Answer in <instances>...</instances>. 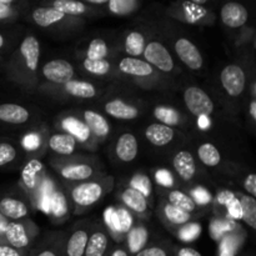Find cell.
I'll list each match as a JSON object with an SVG mask.
<instances>
[{"label":"cell","instance_id":"1","mask_svg":"<svg viewBox=\"0 0 256 256\" xmlns=\"http://www.w3.org/2000/svg\"><path fill=\"white\" fill-rule=\"evenodd\" d=\"M182 98L185 112L195 124V134L215 140L226 135L225 128L239 126V122L228 114L212 90L194 82L182 88Z\"/></svg>","mask_w":256,"mask_h":256},{"label":"cell","instance_id":"2","mask_svg":"<svg viewBox=\"0 0 256 256\" xmlns=\"http://www.w3.org/2000/svg\"><path fill=\"white\" fill-rule=\"evenodd\" d=\"M255 74L254 56L242 54L220 69L216 86L210 88L228 114L238 120L248 96L250 79Z\"/></svg>","mask_w":256,"mask_h":256},{"label":"cell","instance_id":"3","mask_svg":"<svg viewBox=\"0 0 256 256\" xmlns=\"http://www.w3.org/2000/svg\"><path fill=\"white\" fill-rule=\"evenodd\" d=\"M42 65V44L32 32L22 35L16 48L2 65L5 78L26 94H36Z\"/></svg>","mask_w":256,"mask_h":256},{"label":"cell","instance_id":"4","mask_svg":"<svg viewBox=\"0 0 256 256\" xmlns=\"http://www.w3.org/2000/svg\"><path fill=\"white\" fill-rule=\"evenodd\" d=\"M114 64L122 76V82L129 88L144 92H172L178 82L158 72L142 58H130L118 54Z\"/></svg>","mask_w":256,"mask_h":256},{"label":"cell","instance_id":"5","mask_svg":"<svg viewBox=\"0 0 256 256\" xmlns=\"http://www.w3.org/2000/svg\"><path fill=\"white\" fill-rule=\"evenodd\" d=\"M152 22L184 70L188 69L192 74H202L205 66L204 55L192 38L180 30L176 22L166 18Z\"/></svg>","mask_w":256,"mask_h":256},{"label":"cell","instance_id":"6","mask_svg":"<svg viewBox=\"0 0 256 256\" xmlns=\"http://www.w3.org/2000/svg\"><path fill=\"white\" fill-rule=\"evenodd\" d=\"M48 164L62 184H76L106 174L102 160L90 152L50 156Z\"/></svg>","mask_w":256,"mask_h":256},{"label":"cell","instance_id":"7","mask_svg":"<svg viewBox=\"0 0 256 256\" xmlns=\"http://www.w3.org/2000/svg\"><path fill=\"white\" fill-rule=\"evenodd\" d=\"M22 20L44 30L50 36L56 39L76 36L84 30L88 22V20L68 16L59 10L39 4H32Z\"/></svg>","mask_w":256,"mask_h":256},{"label":"cell","instance_id":"8","mask_svg":"<svg viewBox=\"0 0 256 256\" xmlns=\"http://www.w3.org/2000/svg\"><path fill=\"white\" fill-rule=\"evenodd\" d=\"M132 88L112 85L109 92L98 102L99 110L109 119L119 122H135L144 116L149 109L145 99L132 94Z\"/></svg>","mask_w":256,"mask_h":256},{"label":"cell","instance_id":"9","mask_svg":"<svg viewBox=\"0 0 256 256\" xmlns=\"http://www.w3.org/2000/svg\"><path fill=\"white\" fill-rule=\"evenodd\" d=\"M116 179L105 174L88 182L62 184L72 215H84L115 189Z\"/></svg>","mask_w":256,"mask_h":256},{"label":"cell","instance_id":"10","mask_svg":"<svg viewBox=\"0 0 256 256\" xmlns=\"http://www.w3.org/2000/svg\"><path fill=\"white\" fill-rule=\"evenodd\" d=\"M112 85L76 78L62 85H39L36 94L58 102H99Z\"/></svg>","mask_w":256,"mask_h":256},{"label":"cell","instance_id":"11","mask_svg":"<svg viewBox=\"0 0 256 256\" xmlns=\"http://www.w3.org/2000/svg\"><path fill=\"white\" fill-rule=\"evenodd\" d=\"M169 165V169L179 182L180 188L184 190L196 186L208 188L214 182V179L210 176L209 172L198 162L189 142L170 155Z\"/></svg>","mask_w":256,"mask_h":256},{"label":"cell","instance_id":"12","mask_svg":"<svg viewBox=\"0 0 256 256\" xmlns=\"http://www.w3.org/2000/svg\"><path fill=\"white\" fill-rule=\"evenodd\" d=\"M52 179V176L48 172L42 159L25 158L20 168V179L16 185L29 198L35 212L44 210L45 198Z\"/></svg>","mask_w":256,"mask_h":256},{"label":"cell","instance_id":"13","mask_svg":"<svg viewBox=\"0 0 256 256\" xmlns=\"http://www.w3.org/2000/svg\"><path fill=\"white\" fill-rule=\"evenodd\" d=\"M189 144L194 150L198 162L209 172L210 176L212 175V172L225 176L229 168L238 162L230 156L226 150H222L224 145L214 142L210 138L194 134L192 136H190Z\"/></svg>","mask_w":256,"mask_h":256},{"label":"cell","instance_id":"14","mask_svg":"<svg viewBox=\"0 0 256 256\" xmlns=\"http://www.w3.org/2000/svg\"><path fill=\"white\" fill-rule=\"evenodd\" d=\"M209 0L172 2L164 9V18L180 24L194 26H212L216 22V12Z\"/></svg>","mask_w":256,"mask_h":256},{"label":"cell","instance_id":"15","mask_svg":"<svg viewBox=\"0 0 256 256\" xmlns=\"http://www.w3.org/2000/svg\"><path fill=\"white\" fill-rule=\"evenodd\" d=\"M152 28H154V30H152V36L148 40L146 45H145L142 59L149 62L154 69L164 74L165 76L176 82L178 78L184 75V68L180 65V62H178V59L175 58L174 52H172L168 42H165L164 38L158 32V29L154 25V22H152Z\"/></svg>","mask_w":256,"mask_h":256},{"label":"cell","instance_id":"16","mask_svg":"<svg viewBox=\"0 0 256 256\" xmlns=\"http://www.w3.org/2000/svg\"><path fill=\"white\" fill-rule=\"evenodd\" d=\"M142 138L145 144L159 155H170L189 142L190 138L185 132L159 122H148L142 129Z\"/></svg>","mask_w":256,"mask_h":256},{"label":"cell","instance_id":"17","mask_svg":"<svg viewBox=\"0 0 256 256\" xmlns=\"http://www.w3.org/2000/svg\"><path fill=\"white\" fill-rule=\"evenodd\" d=\"M52 125H54L55 132H65V134L74 138L85 152L92 154L99 149V145L96 144L94 138L90 134L86 124L82 122V118L74 109L65 110V112L58 114L54 118Z\"/></svg>","mask_w":256,"mask_h":256},{"label":"cell","instance_id":"18","mask_svg":"<svg viewBox=\"0 0 256 256\" xmlns=\"http://www.w3.org/2000/svg\"><path fill=\"white\" fill-rule=\"evenodd\" d=\"M152 30V20H140L128 26L116 35L118 52L125 56L142 58Z\"/></svg>","mask_w":256,"mask_h":256},{"label":"cell","instance_id":"19","mask_svg":"<svg viewBox=\"0 0 256 256\" xmlns=\"http://www.w3.org/2000/svg\"><path fill=\"white\" fill-rule=\"evenodd\" d=\"M148 112L155 122L180 130L189 135V138L195 134V124L192 118L188 115L185 109L176 106L172 102H155L154 104L149 105Z\"/></svg>","mask_w":256,"mask_h":256},{"label":"cell","instance_id":"20","mask_svg":"<svg viewBox=\"0 0 256 256\" xmlns=\"http://www.w3.org/2000/svg\"><path fill=\"white\" fill-rule=\"evenodd\" d=\"M118 54L116 36L112 34H94L80 42L75 50V59L114 60Z\"/></svg>","mask_w":256,"mask_h":256},{"label":"cell","instance_id":"21","mask_svg":"<svg viewBox=\"0 0 256 256\" xmlns=\"http://www.w3.org/2000/svg\"><path fill=\"white\" fill-rule=\"evenodd\" d=\"M40 236V228L32 219L10 220L4 235L2 244L9 245L15 249L32 250L35 246Z\"/></svg>","mask_w":256,"mask_h":256},{"label":"cell","instance_id":"22","mask_svg":"<svg viewBox=\"0 0 256 256\" xmlns=\"http://www.w3.org/2000/svg\"><path fill=\"white\" fill-rule=\"evenodd\" d=\"M32 202L18 185L0 192V214L12 222L32 219L34 212Z\"/></svg>","mask_w":256,"mask_h":256},{"label":"cell","instance_id":"23","mask_svg":"<svg viewBox=\"0 0 256 256\" xmlns=\"http://www.w3.org/2000/svg\"><path fill=\"white\" fill-rule=\"evenodd\" d=\"M76 72H82L85 79L94 80L108 85H119L126 86L122 82V76L118 72L114 60H89V59H75Z\"/></svg>","mask_w":256,"mask_h":256},{"label":"cell","instance_id":"24","mask_svg":"<svg viewBox=\"0 0 256 256\" xmlns=\"http://www.w3.org/2000/svg\"><path fill=\"white\" fill-rule=\"evenodd\" d=\"M118 202L124 208L135 220L149 222L152 216V206L142 192L130 185L122 182L116 190Z\"/></svg>","mask_w":256,"mask_h":256},{"label":"cell","instance_id":"25","mask_svg":"<svg viewBox=\"0 0 256 256\" xmlns=\"http://www.w3.org/2000/svg\"><path fill=\"white\" fill-rule=\"evenodd\" d=\"M140 152V138L136 132L122 129L114 135L110 144V158L119 165L132 164Z\"/></svg>","mask_w":256,"mask_h":256},{"label":"cell","instance_id":"26","mask_svg":"<svg viewBox=\"0 0 256 256\" xmlns=\"http://www.w3.org/2000/svg\"><path fill=\"white\" fill-rule=\"evenodd\" d=\"M0 122L9 126L32 128L36 126L40 122L39 112L34 108L20 102H0Z\"/></svg>","mask_w":256,"mask_h":256},{"label":"cell","instance_id":"27","mask_svg":"<svg viewBox=\"0 0 256 256\" xmlns=\"http://www.w3.org/2000/svg\"><path fill=\"white\" fill-rule=\"evenodd\" d=\"M76 78L74 62L64 58H54L40 65L39 85H62Z\"/></svg>","mask_w":256,"mask_h":256},{"label":"cell","instance_id":"28","mask_svg":"<svg viewBox=\"0 0 256 256\" xmlns=\"http://www.w3.org/2000/svg\"><path fill=\"white\" fill-rule=\"evenodd\" d=\"M152 212L156 215L159 222L164 225L165 229L169 232L188 224H192V222H196V220H199L198 216L174 206L162 198H155Z\"/></svg>","mask_w":256,"mask_h":256},{"label":"cell","instance_id":"29","mask_svg":"<svg viewBox=\"0 0 256 256\" xmlns=\"http://www.w3.org/2000/svg\"><path fill=\"white\" fill-rule=\"evenodd\" d=\"M44 212L50 216L52 222H65L69 214H72L69 200H68L66 194H65L64 186L58 179L52 178L50 182L49 189H48L46 198H45Z\"/></svg>","mask_w":256,"mask_h":256},{"label":"cell","instance_id":"30","mask_svg":"<svg viewBox=\"0 0 256 256\" xmlns=\"http://www.w3.org/2000/svg\"><path fill=\"white\" fill-rule=\"evenodd\" d=\"M92 222H94L92 219L79 220L69 229L64 230V244H62L64 256H84Z\"/></svg>","mask_w":256,"mask_h":256},{"label":"cell","instance_id":"31","mask_svg":"<svg viewBox=\"0 0 256 256\" xmlns=\"http://www.w3.org/2000/svg\"><path fill=\"white\" fill-rule=\"evenodd\" d=\"M74 110L86 124L90 134L99 146L109 142L112 134V128L109 119L100 110L94 108H75Z\"/></svg>","mask_w":256,"mask_h":256},{"label":"cell","instance_id":"32","mask_svg":"<svg viewBox=\"0 0 256 256\" xmlns=\"http://www.w3.org/2000/svg\"><path fill=\"white\" fill-rule=\"evenodd\" d=\"M50 129L46 122H40L36 126L28 129L20 138L19 144L25 152V158L42 159L48 154V138Z\"/></svg>","mask_w":256,"mask_h":256},{"label":"cell","instance_id":"33","mask_svg":"<svg viewBox=\"0 0 256 256\" xmlns=\"http://www.w3.org/2000/svg\"><path fill=\"white\" fill-rule=\"evenodd\" d=\"M39 5L52 8L68 16L79 18V19L84 20L105 16L102 10L98 8L90 6L85 2H76V0H44V2H40Z\"/></svg>","mask_w":256,"mask_h":256},{"label":"cell","instance_id":"34","mask_svg":"<svg viewBox=\"0 0 256 256\" xmlns=\"http://www.w3.org/2000/svg\"><path fill=\"white\" fill-rule=\"evenodd\" d=\"M115 242L106 225L102 222H94L90 230L84 256H108Z\"/></svg>","mask_w":256,"mask_h":256},{"label":"cell","instance_id":"35","mask_svg":"<svg viewBox=\"0 0 256 256\" xmlns=\"http://www.w3.org/2000/svg\"><path fill=\"white\" fill-rule=\"evenodd\" d=\"M154 194L155 198H162L174 206L195 215L199 219L209 212L208 209L199 206L184 189H162V188L154 186Z\"/></svg>","mask_w":256,"mask_h":256},{"label":"cell","instance_id":"36","mask_svg":"<svg viewBox=\"0 0 256 256\" xmlns=\"http://www.w3.org/2000/svg\"><path fill=\"white\" fill-rule=\"evenodd\" d=\"M219 19L222 26L226 28V29L240 32L249 24V9L242 2H224L219 10Z\"/></svg>","mask_w":256,"mask_h":256},{"label":"cell","instance_id":"37","mask_svg":"<svg viewBox=\"0 0 256 256\" xmlns=\"http://www.w3.org/2000/svg\"><path fill=\"white\" fill-rule=\"evenodd\" d=\"M25 162V152L19 140L0 136V170L20 169Z\"/></svg>","mask_w":256,"mask_h":256},{"label":"cell","instance_id":"38","mask_svg":"<svg viewBox=\"0 0 256 256\" xmlns=\"http://www.w3.org/2000/svg\"><path fill=\"white\" fill-rule=\"evenodd\" d=\"M152 242V232H150V228L148 226L146 222L135 220L134 224L132 225V228H130V229L128 230L126 234H125L122 244L125 245V248H126L128 252H129L130 256H134L135 254H138L140 250H142L145 246H148Z\"/></svg>","mask_w":256,"mask_h":256},{"label":"cell","instance_id":"39","mask_svg":"<svg viewBox=\"0 0 256 256\" xmlns=\"http://www.w3.org/2000/svg\"><path fill=\"white\" fill-rule=\"evenodd\" d=\"M48 152H50V156H70L85 152L70 135L50 130L48 138Z\"/></svg>","mask_w":256,"mask_h":256},{"label":"cell","instance_id":"40","mask_svg":"<svg viewBox=\"0 0 256 256\" xmlns=\"http://www.w3.org/2000/svg\"><path fill=\"white\" fill-rule=\"evenodd\" d=\"M64 230H52L39 238L29 256H64Z\"/></svg>","mask_w":256,"mask_h":256},{"label":"cell","instance_id":"41","mask_svg":"<svg viewBox=\"0 0 256 256\" xmlns=\"http://www.w3.org/2000/svg\"><path fill=\"white\" fill-rule=\"evenodd\" d=\"M32 6L26 0H0V26H9L24 19Z\"/></svg>","mask_w":256,"mask_h":256},{"label":"cell","instance_id":"42","mask_svg":"<svg viewBox=\"0 0 256 256\" xmlns=\"http://www.w3.org/2000/svg\"><path fill=\"white\" fill-rule=\"evenodd\" d=\"M142 8V2L140 0H105L102 12L104 15L125 18L138 14Z\"/></svg>","mask_w":256,"mask_h":256},{"label":"cell","instance_id":"43","mask_svg":"<svg viewBox=\"0 0 256 256\" xmlns=\"http://www.w3.org/2000/svg\"><path fill=\"white\" fill-rule=\"evenodd\" d=\"M240 206V220L245 222L250 230L256 229V199L244 192H236Z\"/></svg>","mask_w":256,"mask_h":256},{"label":"cell","instance_id":"44","mask_svg":"<svg viewBox=\"0 0 256 256\" xmlns=\"http://www.w3.org/2000/svg\"><path fill=\"white\" fill-rule=\"evenodd\" d=\"M22 32L14 29H6L5 26H0V62L4 64L8 58L16 48Z\"/></svg>","mask_w":256,"mask_h":256},{"label":"cell","instance_id":"45","mask_svg":"<svg viewBox=\"0 0 256 256\" xmlns=\"http://www.w3.org/2000/svg\"><path fill=\"white\" fill-rule=\"evenodd\" d=\"M125 184L130 185V186L135 188V189L139 190L140 192L145 195L149 200V202L152 204V206H154V200H155V194H154V184L152 182V178L150 175L145 174V172H135L130 179H128L126 182H122Z\"/></svg>","mask_w":256,"mask_h":256},{"label":"cell","instance_id":"46","mask_svg":"<svg viewBox=\"0 0 256 256\" xmlns=\"http://www.w3.org/2000/svg\"><path fill=\"white\" fill-rule=\"evenodd\" d=\"M150 178L154 186L162 189H182L179 182L169 168H155L150 172Z\"/></svg>","mask_w":256,"mask_h":256},{"label":"cell","instance_id":"47","mask_svg":"<svg viewBox=\"0 0 256 256\" xmlns=\"http://www.w3.org/2000/svg\"><path fill=\"white\" fill-rule=\"evenodd\" d=\"M134 256H174L172 242L166 240H152L148 246Z\"/></svg>","mask_w":256,"mask_h":256},{"label":"cell","instance_id":"48","mask_svg":"<svg viewBox=\"0 0 256 256\" xmlns=\"http://www.w3.org/2000/svg\"><path fill=\"white\" fill-rule=\"evenodd\" d=\"M200 230H202V228L198 222H192V224H188L185 226L179 228V229H175L174 232H172V234L182 242H186V240L192 242L200 234Z\"/></svg>","mask_w":256,"mask_h":256},{"label":"cell","instance_id":"49","mask_svg":"<svg viewBox=\"0 0 256 256\" xmlns=\"http://www.w3.org/2000/svg\"><path fill=\"white\" fill-rule=\"evenodd\" d=\"M172 252H174V256H202L198 250H195L194 248L185 246V245L180 244H174V242H172Z\"/></svg>","mask_w":256,"mask_h":256},{"label":"cell","instance_id":"50","mask_svg":"<svg viewBox=\"0 0 256 256\" xmlns=\"http://www.w3.org/2000/svg\"><path fill=\"white\" fill-rule=\"evenodd\" d=\"M32 250L15 249L9 245L0 244V256H29Z\"/></svg>","mask_w":256,"mask_h":256},{"label":"cell","instance_id":"51","mask_svg":"<svg viewBox=\"0 0 256 256\" xmlns=\"http://www.w3.org/2000/svg\"><path fill=\"white\" fill-rule=\"evenodd\" d=\"M108 256H130V254L125 245L122 242H119V244H114L112 252Z\"/></svg>","mask_w":256,"mask_h":256},{"label":"cell","instance_id":"52","mask_svg":"<svg viewBox=\"0 0 256 256\" xmlns=\"http://www.w3.org/2000/svg\"><path fill=\"white\" fill-rule=\"evenodd\" d=\"M0 65H2H2H4V64H2V62H0Z\"/></svg>","mask_w":256,"mask_h":256},{"label":"cell","instance_id":"53","mask_svg":"<svg viewBox=\"0 0 256 256\" xmlns=\"http://www.w3.org/2000/svg\"><path fill=\"white\" fill-rule=\"evenodd\" d=\"M245 256H246V255H245Z\"/></svg>","mask_w":256,"mask_h":256}]
</instances>
